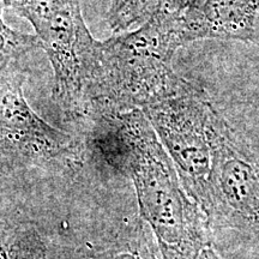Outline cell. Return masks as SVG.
I'll return each instance as SVG.
<instances>
[{
  "label": "cell",
  "mask_w": 259,
  "mask_h": 259,
  "mask_svg": "<svg viewBox=\"0 0 259 259\" xmlns=\"http://www.w3.org/2000/svg\"><path fill=\"white\" fill-rule=\"evenodd\" d=\"M5 6L0 2V73L19 69L24 56L40 47L37 37L23 34L6 25L3 19V9Z\"/></svg>",
  "instance_id": "cell-9"
},
{
  "label": "cell",
  "mask_w": 259,
  "mask_h": 259,
  "mask_svg": "<svg viewBox=\"0 0 259 259\" xmlns=\"http://www.w3.org/2000/svg\"><path fill=\"white\" fill-rule=\"evenodd\" d=\"M27 19L54 72L53 100L69 119L88 118V90L97 41L83 17L82 0H0Z\"/></svg>",
  "instance_id": "cell-3"
},
{
  "label": "cell",
  "mask_w": 259,
  "mask_h": 259,
  "mask_svg": "<svg viewBox=\"0 0 259 259\" xmlns=\"http://www.w3.org/2000/svg\"><path fill=\"white\" fill-rule=\"evenodd\" d=\"M197 259H221L211 247H204Z\"/></svg>",
  "instance_id": "cell-12"
},
{
  "label": "cell",
  "mask_w": 259,
  "mask_h": 259,
  "mask_svg": "<svg viewBox=\"0 0 259 259\" xmlns=\"http://www.w3.org/2000/svg\"><path fill=\"white\" fill-rule=\"evenodd\" d=\"M184 12L190 42L203 38L251 42L259 15V0H205Z\"/></svg>",
  "instance_id": "cell-7"
},
{
  "label": "cell",
  "mask_w": 259,
  "mask_h": 259,
  "mask_svg": "<svg viewBox=\"0 0 259 259\" xmlns=\"http://www.w3.org/2000/svg\"><path fill=\"white\" fill-rule=\"evenodd\" d=\"M209 219L259 231V155L213 111Z\"/></svg>",
  "instance_id": "cell-5"
},
{
  "label": "cell",
  "mask_w": 259,
  "mask_h": 259,
  "mask_svg": "<svg viewBox=\"0 0 259 259\" xmlns=\"http://www.w3.org/2000/svg\"><path fill=\"white\" fill-rule=\"evenodd\" d=\"M162 8L163 0H112L107 21L113 31H126L132 25L144 24Z\"/></svg>",
  "instance_id": "cell-8"
},
{
  "label": "cell",
  "mask_w": 259,
  "mask_h": 259,
  "mask_svg": "<svg viewBox=\"0 0 259 259\" xmlns=\"http://www.w3.org/2000/svg\"><path fill=\"white\" fill-rule=\"evenodd\" d=\"M205 0H163V8L170 11H187V10L198 9Z\"/></svg>",
  "instance_id": "cell-11"
},
{
  "label": "cell",
  "mask_w": 259,
  "mask_h": 259,
  "mask_svg": "<svg viewBox=\"0 0 259 259\" xmlns=\"http://www.w3.org/2000/svg\"><path fill=\"white\" fill-rule=\"evenodd\" d=\"M105 116L112 122L122 166L131 174L141 212L164 259H197L204 248L202 216L181 189L170 157L143 111Z\"/></svg>",
  "instance_id": "cell-2"
},
{
  "label": "cell",
  "mask_w": 259,
  "mask_h": 259,
  "mask_svg": "<svg viewBox=\"0 0 259 259\" xmlns=\"http://www.w3.org/2000/svg\"><path fill=\"white\" fill-rule=\"evenodd\" d=\"M0 259H25L22 236L3 225H0Z\"/></svg>",
  "instance_id": "cell-10"
},
{
  "label": "cell",
  "mask_w": 259,
  "mask_h": 259,
  "mask_svg": "<svg viewBox=\"0 0 259 259\" xmlns=\"http://www.w3.org/2000/svg\"><path fill=\"white\" fill-rule=\"evenodd\" d=\"M142 111L173 158L187 193L206 213L211 173L210 131L215 111L208 96L185 80L176 93Z\"/></svg>",
  "instance_id": "cell-4"
},
{
  "label": "cell",
  "mask_w": 259,
  "mask_h": 259,
  "mask_svg": "<svg viewBox=\"0 0 259 259\" xmlns=\"http://www.w3.org/2000/svg\"><path fill=\"white\" fill-rule=\"evenodd\" d=\"M251 42H252V44H254L257 47H259V15H258L257 23H255V27H254L253 37H252V41Z\"/></svg>",
  "instance_id": "cell-13"
},
{
  "label": "cell",
  "mask_w": 259,
  "mask_h": 259,
  "mask_svg": "<svg viewBox=\"0 0 259 259\" xmlns=\"http://www.w3.org/2000/svg\"><path fill=\"white\" fill-rule=\"evenodd\" d=\"M22 67L0 73V170L41 166L69 155L74 139L40 118L25 99Z\"/></svg>",
  "instance_id": "cell-6"
},
{
  "label": "cell",
  "mask_w": 259,
  "mask_h": 259,
  "mask_svg": "<svg viewBox=\"0 0 259 259\" xmlns=\"http://www.w3.org/2000/svg\"><path fill=\"white\" fill-rule=\"evenodd\" d=\"M190 44L184 12L161 9L141 27L97 41L90 76L88 118L143 109L176 93L185 79L174 54Z\"/></svg>",
  "instance_id": "cell-1"
}]
</instances>
